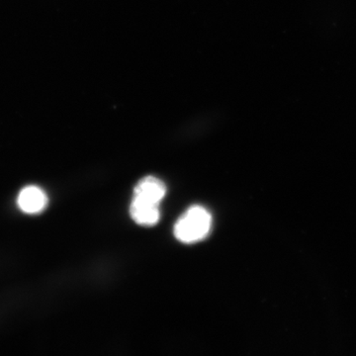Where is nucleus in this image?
<instances>
[{
	"instance_id": "nucleus-1",
	"label": "nucleus",
	"mask_w": 356,
	"mask_h": 356,
	"mask_svg": "<svg viewBox=\"0 0 356 356\" xmlns=\"http://www.w3.org/2000/svg\"><path fill=\"white\" fill-rule=\"evenodd\" d=\"M212 217L202 206H192L178 219L175 235L184 243H194L204 240L209 234Z\"/></svg>"
},
{
	"instance_id": "nucleus-3",
	"label": "nucleus",
	"mask_w": 356,
	"mask_h": 356,
	"mask_svg": "<svg viewBox=\"0 0 356 356\" xmlns=\"http://www.w3.org/2000/svg\"><path fill=\"white\" fill-rule=\"evenodd\" d=\"M166 187L161 180L154 177L143 178L134 189V197L159 205L165 198Z\"/></svg>"
},
{
	"instance_id": "nucleus-4",
	"label": "nucleus",
	"mask_w": 356,
	"mask_h": 356,
	"mask_svg": "<svg viewBox=\"0 0 356 356\" xmlns=\"http://www.w3.org/2000/svg\"><path fill=\"white\" fill-rule=\"evenodd\" d=\"M130 214L134 221L140 226L152 227L161 217L159 205L134 197L130 206Z\"/></svg>"
},
{
	"instance_id": "nucleus-2",
	"label": "nucleus",
	"mask_w": 356,
	"mask_h": 356,
	"mask_svg": "<svg viewBox=\"0 0 356 356\" xmlns=\"http://www.w3.org/2000/svg\"><path fill=\"white\" fill-rule=\"evenodd\" d=\"M17 204L23 212L27 214H38L46 209L48 197L40 187L30 185L20 191Z\"/></svg>"
}]
</instances>
